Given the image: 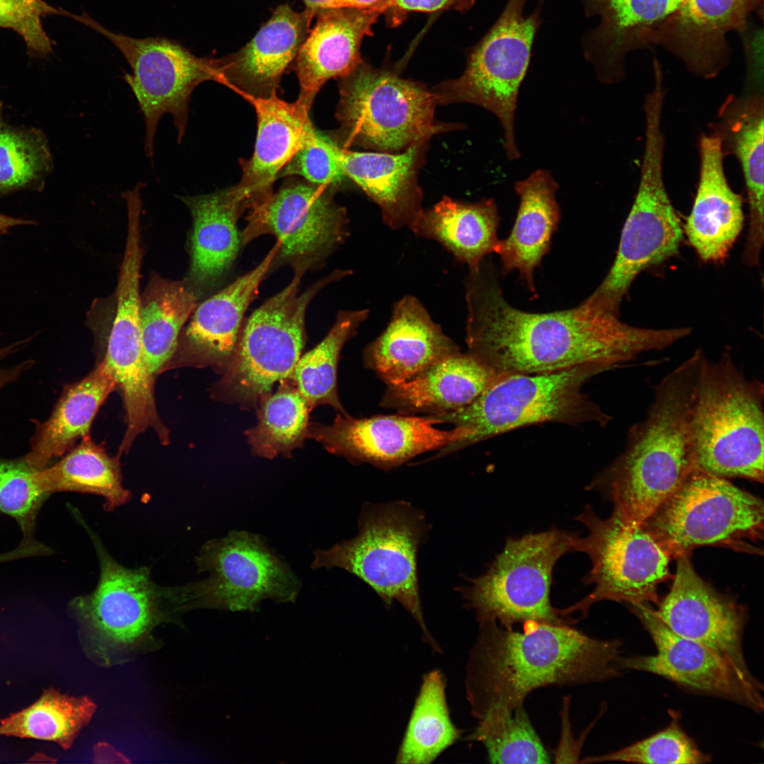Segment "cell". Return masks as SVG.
<instances>
[{"instance_id": "6da1fadb", "label": "cell", "mask_w": 764, "mask_h": 764, "mask_svg": "<svg viewBox=\"0 0 764 764\" xmlns=\"http://www.w3.org/2000/svg\"><path fill=\"white\" fill-rule=\"evenodd\" d=\"M465 287L468 352L502 374H544L586 364L610 370L683 337L679 328L632 326L581 303L548 313L518 309L506 300L486 258L470 270Z\"/></svg>"}, {"instance_id": "7a4b0ae2", "label": "cell", "mask_w": 764, "mask_h": 764, "mask_svg": "<svg viewBox=\"0 0 764 764\" xmlns=\"http://www.w3.org/2000/svg\"><path fill=\"white\" fill-rule=\"evenodd\" d=\"M622 643L591 637L567 623L530 620L522 631L480 624L469 657L465 691L480 719L494 707L523 706L533 690L599 683L621 673Z\"/></svg>"}, {"instance_id": "3957f363", "label": "cell", "mask_w": 764, "mask_h": 764, "mask_svg": "<svg viewBox=\"0 0 764 764\" xmlns=\"http://www.w3.org/2000/svg\"><path fill=\"white\" fill-rule=\"evenodd\" d=\"M697 349L656 385L642 421L618 457L591 482L625 519L642 524L694 469L692 409L700 361Z\"/></svg>"}, {"instance_id": "277c9868", "label": "cell", "mask_w": 764, "mask_h": 764, "mask_svg": "<svg viewBox=\"0 0 764 764\" xmlns=\"http://www.w3.org/2000/svg\"><path fill=\"white\" fill-rule=\"evenodd\" d=\"M763 386L724 352L702 354L692 409L694 469L763 482Z\"/></svg>"}, {"instance_id": "5b68a950", "label": "cell", "mask_w": 764, "mask_h": 764, "mask_svg": "<svg viewBox=\"0 0 764 764\" xmlns=\"http://www.w3.org/2000/svg\"><path fill=\"white\" fill-rule=\"evenodd\" d=\"M357 535L328 550H316L313 569L338 567L371 587L386 607L397 601L416 620L434 652L439 644L428 630L422 609L417 555L430 530L423 511L407 502L365 503Z\"/></svg>"}, {"instance_id": "8992f818", "label": "cell", "mask_w": 764, "mask_h": 764, "mask_svg": "<svg viewBox=\"0 0 764 764\" xmlns=\"http://www.w3.org/2000/svg\"><path fill=\"white\" fill-rule=\"evenodd\" d=\"M606 371L601 365L586 364L544 374H503L467 406L428 415L468 432L463 441L444 447L434 458L529 425L545 422L606 425L610 417L582 388L591 378Z\"/></svg>"}, {"instance_id": "52a82bcc", "label": "cell", "mask_w": 764, "mask_h": 764, "mask_svg": "<svg viewBox=\"0 0 764 764\" xmlns=\"http://www.w3.org/2000/svg\"><path fill=\"white\" fill-rule=\"evenodd\" d=\"M100 579L90 594L75 598L70 607L80 626L83 644L102 664H113L141 649L154 627L179 611L176 588L154 584L147 567L127 568L116 562L92 532Z\"/></svg>"}, {"instance_id": "ba28073f", "label": "cell", "mask_w": 764, "mask_h": 764, "mask_svg": "<svg viewBox=\"0 0 764 764\" xmlns=\"http://www.w3.org/2000/svg\"><path fill=\"white\" fill-rule=\"evenodd\" d=\"M335 140L383 152L405 151L445 130L436 121L433 91L364 60L340 78Z\"/></svg>"}, {"instance_id": "9c48e42d", "label": "cell", "mask_w": 764, "mask_h": 764, "mask_svg": "<svg viewBox=\"0 0 764 764\" xmlns=\"http://www.w3.org/2000/svg\"><path fill=\"white\" fill-rule=\"evenodd\" d=\"M645 142L638 190L623 225L614 262L598 288L584 301L618 316L623 298L637 275L675 255L683 239L681 221L664 182L661 108L644 109Z\"/></svg>"}, {"instance_id": "30bf717a", "label": "cell", "mask_w": 764, "mask_h": 764, "mask_svg": "<svg viewBox=\"0 0 764 764\" xmlns=\"http://www.w3.org/2000/svg\"><path fill=\"white\" fill-rule=\"evenodd\" d=\"M302 272L267 299L243 323L235 354L213 395L241 407L257 406L277 382L289 379L301 356L306 340L307 307L330 280L342 277L340 271L299 293Z\"/></svg>"}, {"instance_id": "8fae6325", "label": "cell", "mask_w": 764, "mask_h": 764, "mask_svg": "<svg viewBox=\"0 0 764 764\" xmlns=\"http://www.w3.org/2000/svg\"><path fill=\"white\" fill-rule=\"evenodd\" d=\"M575 533L550 529L509 538L487 570L458 588L479 624L506 628L533 620L567 623L550 600L552 574L565 554L577 551Z\"/></svg>"}, {"instance_id": "7c38bea8", "label": "cell", "mask_w": 764, "mask_h": 764, "mask_svg": "<svg viewBox=\"0 0 764 764\" xmlns=\"http://www.w3.org/2000/svg\"><path fill=\"white\" fill-rule=\"evenodd\" d=\"M759 497L727 478L693 469L676 490L642 525L669 554L678 557L696 547L751 549L763 536Z\"/></svg>"}, {"instance_id": "4fadbf2b", "label": "cell", "mask_w": 764, "mask_h": 764, "mask_svg": "<svg viewBox=\"0 0 764 764\" xmlns=\"http://www.w3.org/2000/svg\"><path fill=\"white\" fill-rule=\"evenodd\" d=\"M526 1L508 0L491 28L469 52L463 74L433 91L438 104L468 103L494 115L502 125L510 161L521 156L514 134L518 96L543 23L540 5L524 14Z\"/></svg>"}, {"instance_id": "5bb4252c", "label": "cell", "mask_w": 764, "mask_h": 764, "mask_svg": "<svg viewBox=\"0 0 764 764\" xmlns=\"http://www.w3.org/2000/svg\"><path fill=\"white\" fill-rule=\"evenodd\" d=\"M576 519L587 529L586 536L579 537L577 542V551L586 553L591 562L584 583L594 586L581 601L557 610L559 615H583L603 600L629 606L658 604V587L669 577L671 556L652 534L615 511L601 519L589 505Z\"/></svg>"}, {"instance_id": "9a60e30c", "label": "cell", "mask_w": 764, "mask_h": 764, "mask_svg": "<svg viewBox=\"0 0 764 764\" xmlns=\"http://www.w3.org/2000/svg\"><path fill=\"white\" fill-rule=\"evenodd\" d=\"M73 19L108 40L123 55L132 74L125 80L133 92L145 122L144 150L154 156L155 133L163 115L170 114L182 141L188 120L189 101L201 83H222L218 58L199 57L164 37L135 38L112 32L86 12Z\"/></svg>"}, {"instance_id": "2e32d148", "label": "cell", "mask_w": 764, "mask_h": 764, "mask_svg": "<svg viewBox=\"0 0 764 764\" xmlns=\"http://www.w3.org/2000/svg\"><path fill=\"white\" fill-rule=\"evenodd\" d=\"M204 580L178 588L181 610L196 607L254 610L264 599L295 600L301 582L257 535L231 531L206 543L196 558Z\"/></svg>"}, {"instance_id": "e0dca14e", "label": "cell", "mask_w": 764, "mask_h": 764, "mask_svg": "<svg viewBox=\"0 0 764 764\" xmlns=\"http://www.w3.org/2000/svg\"><path fill=\"white\" fill-rule=\"evenodd\" d=\"M334 192L333 188L305 180L286 182L277 192L248 209V224L241 238L243 243L272 235L279 244L277 255L303 272L347 237V212L335 202Z\"/></svg>"}, {"instance_id": "ac0fdd59", "label": "cell", "mask_w": 764, "mask_h": 764, "mask_svg": "<svg viewBox=\"0 0 764 764\" xmlns=\"http://www.w3.org/2000/svg\"><path fill=\"white\" fill-rule=\"evenodd\" d=\"M649 604L630 605L655 645L656 653L622 656V670L659 676L690 691L734 702L760 713L764 707L763 684L747 677L705 646L669 630Z\"/></svg>"}, {"instance_id": "d6986e66", "label": "cell", "mask_w": 764, "mask_h": 764, "mask_svg": "<svg viewBox=\"0 0 764 764\" xmlns=\"http://www.w3.org/2000/svg\"><path fill=\"white\" fill-rule=\"evenodd\" d=\"M439 423L428 415L398 414L355 418L338 413L330 424L310 423L308 438L352 464L368 463L389 470L423 453L461 441L468 436L462 427L451 430L435 428Z\"/></svg>"}, {"instance_id": "ffe728a7", "label": "cell", "mask_w": 764, "mask_h": 764, "mask_svg": "<svg viewBox=\"0 0 764 764\" xmlns=\"http://www.w3.org/2000/svg\"><path fill=\"white\" fill-rule=\"evenodd\" d=\"M689 555L677 557L671 588L653 613L674 633L705 646L756 679L743 652V610L696 573Z\"/></svg>"}, {"instance_id": "44dd1931", "label": "cell", "mask_w": 764, "mask_h": 764, "mask_svg": "<svg viewBox=\"0 0 764 764\" xmlns=\"http://www.w3.org/2000/svg\"><path fill=\"white\" fill-rule=\"evenodd\" d=\"M763 0H681L654 33L651 45L677 57L693 74L711 79L730 62L727 35L746 31Z\"/></svg>"}, {"instance_id": "7402d4cb", "label": "cell", "mask_w": 764, "mask_h": 764, "mask_svg": "<svg viewBox=\"0 0 764 764\" xmlns=\"http://www.w3.org/2000/svg\"><path fill=\"white\" fill-rule=\"evenodd\" d=\"M316 12L308 7L296 11L287 4L278 6L245 46L218 58L221 83L247 100L277 93L282 76L292 66Z\"/></svg>"}, {"instance_id": "603a6c76", "label": "cell", "mask_w": 764, "mask_h": 764, "mask_svg": "<svg viewBox=\"0 0 764 764\" xmlns=\"http://www.w3.org/2000/svg\"><path fill=\"white\" fill-rule=\"evenodd\" d=\"M459 351L420 301L406 295L394 304L387 326L366 347L363 359L388 386L407 381Z\"/></svg>"}, {"instance_id": "cb8c5ba5", "label": "cell", "mask_w": 764, "mask_h": 764, "mask_svg": "<svg viewBox=\"0 0 764 764\" xmlns=\"http://www.w3.org/2000/svg\"><path fill=\"white\" fill-rule=\"evenodd\" d=\"M681 1L581 0L586 16L600 18L581 38L584 58L598 80L615 83L623 79L626 57L651 45L658 27Z\"/></svg>"}, {"instance_id": "d4e9b609", "label": "cell", "mask_w": 764, "mask_h": 764, "mask_svg": "<svg viewBox=\"0 0 764 764\" xmlns=\"http://www.w3.org/2000/svg\"><path fill=\"white\" fill-rule=\"evenodd\" d=\"M380 13L350 7L320 9L314 26L292 64L299 83L296 100L310 110L314 98L331 79L342 78L362 61L363 39Z\"/></svg>"}, {"instance_id": "484cf974", "label": "cell", "mask_w": 764, "mask_h": 764, "mask_svg": "<svg viewBox=\"0 0 764 764\" xmlns=\"http://www.w3.org/2000/svg\"><path fill=\"white\" fill-rule=\"evenodd\" d=\"M248 100L256 112L257 137L252 156L240 161L242 176L235 187L247 199L250 208L273 192L280 171L299 151L314 141L317 131L309 110L297 100L286 102L277 93Z\"/></svg>"}, {"instance_id": "4316f807", "label": "cell", "mask_w": 764, "mask_h": 764, "mask_svg": "<svg viewBox=\"0 0 764 764\" xmlns=\"http://www.w3.org/2000/svg\"><path fill=\"white\" fill-rule=\"evenodd\" d=\"M699 149V182L685 232L702 260L717 262L727 257L743 228L742 198L727 182L719 137L702 134Z\"/></svg>"}, {"instance_id": "83f0119b", "label": "cell", "mask_w": 764, "mask_h": 764, "mask_svg": "<svg viewBox=\"0 0 764 764\" xmlns=\"http://www.w3.org/2000/svg\"><path fill=\"white\" fill-rule=\"evenodd\" d=\"M278 251L276 243L254 269L195 308L185 332L183 362L225 370L235 354L245 313Z\"/></svg>"}, {"instance_id": "f1b7e54d", "label": "cell", "mask_w": 764, "mask_h": 764, "mask_svg": "<svg viewBox=\"0 0 764 764\" xmlns=\"http://www.w3.org/2000/svg\"><path fill=\"white\" fill-rule=\"evenodd\" d=\"M763 92H746L727 97L712 125L723 154L734 156L742 170L750 215L743 257L753 265L758 263L763 243Z\"/></svg>"}, {"instance_id": "f546056e", "label": "cell", "mask_w": 764, "mask_h": 764, "mask_svg": "<svg viewBox=\"0 0 764 764\" xmlns=\"http://www.w3.org/2000/svg\"><path fill=\"white\" fill-rule=\"evenodd\" d=\"M502 374L459 351L407 381L387 386L380 405L403 415L451 412L471 403Z\"/></svg>"}, {"instance_id": "4dcf8cb0", "label": "cell", "mask_w": 764, "mask_h": 764, "mask_svg": "<svg viewBox=\"0 0 764 764\" xmlns=\"http://www.w3.org/2000/svg\"><path fill=\"white\" fill-rule=\"evenodd\" d=\"M426 142L402 154L359 152L341 146L339 160L352 180L378 205L390 228H410L422 209V192L417 181Z\"/></svg>"}, {"instance_id": "1f68e13d", "label": "cell", "mask_w": 764, "mask_h": 764, "mask_svg": "<svg viewBox=\"0 0 764 764\" xmlns=\"http://www.w3.org/2000/svg\"><path fill=\"white\" fill-rule=\"evenodd\" d=\"M558 187L550 172L545 169L536 170L514 183L519 198L516 217L509 236L499 241L494 252L500 257L502 273L516 270L533 293L534 270L548 253L560 220L556 199Z\"/></svg>"}, {"instance_id": "d6a6232c", "label": "cell", "mask_w": 764, "mask_h": 764, "mask_svg": "<svg viewBox=\"0 0 764 764\" xmlns=\"http://www.w3.org/2000/svg\"><path fill=\"white\" fill-rule=\"evenodd\" d=\"M193 221L190 276L201 285L216 281L239 250L238 220L248 209L235 185L206 195L180 197Z\"/></svg>"}, {"instance_id": "836d02e7", "label": "cell", "mask_w": 764, "mask_h": 764, "mask_svg": "<svg viewBox=\"0 0 764 764\" xmlns=\"http://www.w3.org/2000/svg\"><path fill=\"white\" fill-rule=\"evenodd\" d=\"M499 220L492 199L466 203L446 196L432 207L422 209L410 229L419 237L437 242L456 261L475 270L495 252Z\"/></svg>"}, {"instance_id": "e575fe53", "label": "cell", "mask_w": 764, "mask_h": 764, "mask_svg": "<svg viewBox=\"0 0 764 764\" xmlns=\"http://www.w3.org/2000/svg\"><path fill=\"white\" fill-rule=\"evenodd\" d=\"M116 383L106 364L100 362L91 372L64 391L50 417L40 427L33 446L24 457L36 470L69 451L79 439L89 435L93 421Z\"/></svg>"}, {"instance_id": "d590c367", "label": "cell", "mask_w": 764, "mask_h": 764, "mask_svg": "<svg viewBox=\"0 0 764 764\" xmlns=\"http://www.w3.org/2000/svg\"><path fill=\"white\" fill-rule=\"evenodd\" d=\"M45 494L78 492L100 495L107 511L127 503L130 492L122 485L120 462L87 436L57 463L35 474Z\"/></svg>"}, {"instance_id": "8d00e7d4", "label": "cell", "mask_w": 764, "mask_h": 764, "mask_svg": "<svg viewBox=\"0 0 764 764\" xmlns=\"http://www.w3.org/2000/svg\"><path fill=\"white\" fill-rule=\"evenodd\" d=\"M197 305V297L181 281L154 277L141 296L143 352L155 376L173 357L180 332Z\"/></svg>"}, {"instance_id": "74e56055", "label": "cell", "mask_w": 764, "mask_h": 764, "mask_svg": "<svg viewBox=\"0 0 764 764\" xmlns=\"http://www.w3.org/2000/svg\"><path fill=\"white\" fill-rule=\"evenodd\" d=\"M96 710L87 696H71L50 688L30 705L1 719L0 736L54 742L67 750Z\"/></svg>"}, {"instance_id": "f35d334b", "label": "cell", "mask_w": 764, "mask_h": 764, "mask_svg": "<svg viewBox=\"0 0 764 764\" xmlns=\"http://www.w3.org/2000/svg\"><path fill=\"white\" fill-rule=\"evenodd\" d=\"M445 690V678L439 670L424 675L397 763H430L459 739L461 731L451 721Z\"/></svg>"}, {"instance_id": "ab89813d", "label": "cell", "mask_w": 764, "mask_h": 764, "mask_svg": "<svg viewBox=\"0 0 764 764\" xmlns=\"http://www.w3.org/2000/svg\"><path fill=\"white\" fill-rule=\"evenodd\" d=\"M257 422L245 432L252 453L273 459L289 456L308 438L309 414L313 407L291 378L259 401Z\"/></svg>"}, {"instance_id": "60d3db41", "label": "cell", "mask_w": 764, "mask_h": 764, "mask_svg": "<svg viewBox=\"0 0 764 764\" xmlns=\"http://www.w3.org/2000/svg\"><path fill=\"white\" fill-rule=\"evenodd\" d=\"M369 314L366 308L340 311L325 337L299 358L290 378L313 408L329 405L338 413L347 414L337 393L338 362L344 345Z\"/></svg>"}, {"instance_id": "b9f144b4", "label": "cell", "mask_w": 764, "mask_h": 764, "mask_svg": "<svg viewBox=\"0 0 764 764\" xmlns=\"http://www.w3.org/2000/svg\"><path fill=\"white\" fill-rule=\"evenodd\" d=\"M478 721L470 739L483 744L490 763H550L523 706L514 710L494 707Z\"/></svg>"}, {"instance_id": "7bdbcfd3", "label": "cell", "mask_w": 764, "mask_h": 764, "mask_svg": "<svg viewBox=\"0 0 764 764\" xmlns=\"http://www.w3.org/2000/svg\"><path fill=\"white\" fill-rule=\"evenodd\" d=\"M52 167L45 134L7 123L0 103V197L16 191H40Z\"/></svg>"}, {"instance_id": "ee69618b", "label": "cell", "mask_w": 764, "mask_h": 764, "mask_svg": "<svg viewBox=\"0 0 764 764\" xmlns=\"http://www.w3.org/2000/svg\"><path fill=\"white\" fill-rule=\"evenodd\" d=\"M608 761L654 764H700L711 761L674 718L666 728L608 753L589 756L583 763Z\"/></svg>"}, {"instance_id": "f6af8a7d", "label": "cell", "mask_w": 764, "mask_h": 764, "mask_svg": "<svg viewBox=\"0 0 764 764\" xmlns=\"http://www.w3.org/2000/svg\"><path fill=\"white\" fill-rule=\"evenodd\" d=\"M25 461H0V511L13 517L25 536L31 532L37 512L47 497L36 472Z\"/></svg>"}, {"instance_id": "bcb514c9", "label": "cell", "mask_w": 764, "mask_h": 764, "mask_svg": "<svg viewBox=\"0 0 764 764\" xmlns=\"http://www.w3.org/2000/svg\"><path fill=\"white\" fill-rule=\"evenodd\" d=\"M43 0H0V28H9L24 40L28 52L43 57L52 50L53 41L45 31L42 20L46 16H69Z\"/></svg>"}, {"instance_id": "7dc6e473", "label": "cell", "mask_w": 764, "mask_h": 764, "mask_svg": "<svg viewBox=\"0 0 764 764\" xmlns=\"http://www.w3.org/2000/svg\"><path fill=\"white\" fill-rule=\"evenodd\" d=\"M337 141L317 131L314 141L299 151L283 168L277 178L299 175L312 184L335 189L347 180Z\"/></svg>"}, {"instance_id": "c3c4849f", "label": "cell", "mask_w": 764, "mask_h": 764, "mask_svg": "<svg viewBox=\"0 0 764 764\" xmlns=\"http://www.w3.org/2000/svg\"><path fill=\"white\" fill-rule=\"evenodd\" d=\"M475 0H395L386 14L388 23L395 26L412 12L432 13L444 10L467 11Z\"/></svg>"}, {"instance_id": "681fc988", "label": "cell", "mask_w": 764, "mask_h": 764, "mask_svg": "<svg viewBox=\"0 0 764 764\" xmlns=\"http://www.w3.org/2000/svg\"><path fill=\"white\" fill-rule=\"evenodd\" d=\"M94 762L98 763H128L130 760L105 742H99L93 747Z\"/></svg>"}, {"instance_id": "f907efd6", "label": "cell", "mask_w": 764, "mask_h": 764, "mask_svg": "<svg viewBox=\"0 0 764 764\" xmlns=\"http://www.w3.org/2000/svg\"><path fill=\"white\" fill-rule=\"evenodd\" d=\"M346 6L360 10L386 13L393 6L395 0H345Z\"/></svg>"}, {"instance_id": "816d5d0a", "label": "cell", "mask_w": 764, "mask_h": 764, "mask_svg": "<svg viewBox=\"0 0 764 764\" xmlns=\"http://www.w3.org/2000/svg\"><path fill=\"white\" fill-rule=\"evenodd\" d=\"M28 368L27 364L23 361L9 368L0 369V390L18 379Z\"/></svg>"}, {"instance_id": "f5cc1de1", "label": "cell", "mask_w": 764, "mask_h": 764, "mask_svg": "<svg viewBox=\"0 0 764 764\" xmlns=\"http://www.w3.org/2000/svg\"><path fill=\"white\" fill-rule=\"evenodd\" d=\"M36 224L33 220L13 217L0 213V235L7 233L10 229L16 226Z\"/></svg>"}, {"instance_id": "db71d44e", "label": "cell", "mask_w": 764, "mask_h": 764, "mask_svg": "<svg viewBox=\"0 0 764 764\" xmlns=\"http://www.w3.org/2000/svg\"><path fill=\"white\" fill-rule=\"evenodd\" d=\"M306 7L316 11L330 8L347 7L345 0H302Z\"/></svg>"}, {"instance_id": "11a10c76", "label": "cell", "mask_w": 764, "mask_h": 764, "mask_svg": "<svg viewBox=\"0 0 764 764\" xmlns=\"http://www.w3.org/2000/svg\"><path fill=\"white\" fill-rule=\"evenodd\" d=\"M19 557V552L16 549L13 551L0 555V562Z\"/></svg>"}, {"instance_id": "9f6ffc18", "label": "cell", "mask_w": 764, "mask_h": 764, "mask_svg": "<svg viewBox=\"0 0 764 764\" xmlns=\"http://www.w3.org/2000/svg\"><path fill=\"white\" fill-rule=\"evenodd\" d=\"M6 357V352L3 347H0V361Z\"/></svg>"}]
</instances>
